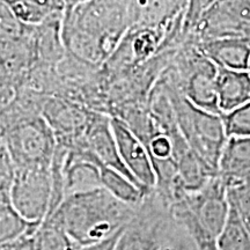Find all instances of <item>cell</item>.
Masks as SVG:
<instances>
[{
  "instance_id": "1",
  "label": "cell",
  "mask_w": 250,
  "mask_h": 250,
  "mask_svg": "<svg viewBox=\"0 0 250 250\" xmlns=\"http://www.w3.org/2000/svg\"><path fill=\"white\" fill-rule=\"evenodd\" d=\"M129 30L124 0H88L62 19L67 54L102 67Z\"/></svg>"
},
{
  "instance_id": "2",
  "label": "cell",
  "mask_w": 250,
  "mask_h": 250,
  "mask_svg": "<svg viewBox=\"0 0 250 250\" xmlns=\"http://www.w3.org/2000/svg\"><path fill=\"white\" fill-rule=\"evenodd\" d=\"M137 208L121 202L104 188H98L66 196L48 218L64 228L81 248L121 232L132 220Z\"/></svg>"
},
{
  "instance_id": "3",
  "label": "cell",
  "mask_w": 250,
  "mask_h": 250,
  "mask_svg": "<svg viewBox=\"0 0 250 250\" xmlns=\"http://www.w3.org/2000/svg\"><path fill=\"white\" fill-rule=\"evenodd\" d=\"M229 210L228 187L219 174L201 190L186 193L169 206L175 224L196 250H217L218 237L227 223Z\"/></svg>"
},
{
  "instance_id": "4",
  "label": "cell",
  "mask_w": 250,
  "mask_h": 250,
  "mask_svg": "<svg viewBox=\"0 0 250 250\" xmlns=\"http://www.w3.org/2000/svg\"><path fill=\"white\" fill-rule=\"evenodd\" d=\"M159 81L169 94L177 123L188 145L218 173L221 154L228 140L223 116L196 107L179 89Z\"/></svg>"
},
{
  "instance_id": "5",
  "label": "cell",
  "mask_w": 250,
  "mask_h": 250,
  "mask_svg": "<svg viewBox=\"0 0 250 250\" xmlns=\"http://www.w3.org/2000/svg\"><path fill=\"white\" fill-rule=\"evenodd\" d=\"M179 230L169 208L152 190L124 227L114 250H166Z\"/></svg>"
},
{
  "instance_id": "6",
  "label": "cell",
  "mask_w": 250,
  "mask_h": 250,
  "mask_svg": "<svg viewBox=\"0 0 250 250\" xmlns=\"http://www.w3.org/2000/svg\"><path fill=\"white\" fill-rule=\"evenodd\" d=\"M1 145L5 146L17 168L51 167L57 139L43 116L13 125L1 131Z\"/></svg>"
},
{
  "instance_id": "7",
  "label": "cell",
  "mask_w": 250,
  "mask_h": 250,
  "mask_svg": "<svg viewBox=\"0 0 250 250\" xmlns=\"http://www.w3.org/2000/svg\"><path fill=\"white\" fill-rule=\"evenodd\" d=\"M51 196V167L17 168L11 203L27 220L42 224L49 214Z\"/></svg>"
},
{
  "instance_id": "8",
  "label": "cell",
  "mask_w": 250,
  "mask_h": 250,
  "mask_svg": "<svg viewBox=\"0 0 250 250\" xmlns=\"http://www.w3.org/2000/svg\"><path fill=\"white\" fill-rule=\"evenodd\" d=\"M124 2L129 29H162L167 37L183 24L188 0H124Z\"/></svg>"
},
{
  "instance_id": "9",
  "label": "cell",
  "mask_w": 250,
  "mask_h": 250,
  "mask_svg": "<svg viewBox=\"0 0 250 250\" xmlns=\"http://www.w3.org/2000/svg\"><path fill=\"white\" fill-rule=\"evenodd\" d=\"M111 127L122 161L140 188L149 193L154 190L156 176L147 147L120 118L111 117Z\"/></svg>"
},
{
  "instance_id": "10",
  "label": "cell",
  "mask_w": 250,
  "mask_h": 250,
  "mask_svg": "<svg viewBox=\"0 0 250 250\" xmlns=\"http://www.w3.org/2000/svg\"><path fill=\"white\" fill-rule=\"evenodd\" d=\"M86 147L96 156L100 164L120 171L140 188L122 161L116 139L111 127V117L99 111H93L85 134ZM147 193V192H146Z\"/></svg>"
},
{
  "instance_id": "11",
  "label": "cell",
  "mask_w": 250,
  "mask_h": 250,
  "mask_svg": "<svg viewBox=\"0 0 250 250\" xmlns=\"http://www.w3.org/2000/svg\"><path fill=\"white\" fill-rule=\"evenodd\" d=\"M198 48L219 67L248 71L250 44L245 36H228L198 43Z\"/></svg>"
},
{
  "instance_id": "12",
  "label": "cell",
  "mask_w": 250,
  "mask_h": 250,
  "mask_svg": "<svg viewBox=\"0 0 250 250\" xmlns=\"http://www.w3.org/2000/svg\"><path fill=\"white\" fill-rule=\"evenodd\" d=\"M218 174L228 188L250 180V137H229L219 162Z\"/></svg>"
},
{
  "instance_id": "13",
  "label": "cell",
  "mask_w": 250,
  "mask_h": 250,
  "mask_svg": "<svg viewBox=\"0 0 250 250\" xmlns=\"http://www.w3.org/2000/svg\"><path fill=\"white\" fill-rule=\"evenodd\" d=\"M217 89L221 115L243 107L250 102L249 72L218 66Z\"/></svg>"
},
{
  "instance_id": "14",
  "label": "cell",
  "mask_w": 250,
  "mask_h": 250,
  "mask_svg": "<svg viewBox=\"0 0 250 250\" xmlns=\"http://www.w3.org/2000/svg\"><path fill=\"white\" fill-rule=\"evenodd\" d=\"M21 22L42 23L52 15H64V0H1Z\"/></svg>"
},
{
  "instance_id": "15",
  "label": "cell",
  "mask_w": 250,
  "mask_h": 250,
  "mask_svg": "<svg viewBox=\"0 0 250 250\" xmlns=\"http://www.w3.org/2000/svg\"><path fill=\"white\" fill-rule=\"evenodd\" d=\"M101 184L112 196L131 206H139L148 195L129 177L103 165L101 166Z\"/></svg>"
},
{
  "instance_id": "16",
  "label": "cell",
  "mask_w": 250,
  "mask_h": 250,
  "mask_svg": "<svg viewBox=\"0 0 250 250\" xmlns=\"http://www.w3.org/2000/svg\"><path fill=\"white\" fill-rule=\"evenodd\" d=\"M41 224L31 223L15 210L11 202H0V242L20 239L37 230Z\"/></svg>"
},
{
  "instance_id": "17",
  "label": "cell",
  "mask_w": 250,
  "mask_h": 250,
  "mask_svg": "<svg viewBox=\"0 0 250 250\" xmlns=\"http://www.w3.org/2000/svg\"><path fill=\"white\" fill-rule=\"evenodd\" d=\"M217 250H250V230L232 203L227 223L218 237Z\"/></svg>"
},
{
  "instance_id": "18",
  "label": "cell",
  "mask_w": 250,
  "mask_h": 250,
  "mask_svg": "<svg viewBox=\"0 0 250 250\" xmlns=\"http://www.w3.org/2000/svg\"><path fill=\"white\" fill-rule=\"evenodd\" d=\"M37 250H79L62 227L52 219H45L35 232Z\"/></svg>"
},
{
  "instance_id": "19",
  "label": "cell",
  "mask_w": 250,
  "mask_h": 250,
  "mask_svg": "<svg viewBox=\"0 0 250 250\" xmlns=\"http://www.w3.org/2000/svg\"><path fill=\"white\" fill-rule=\"evenodd\" d=\"M214 2L215 0H188L183 19V36L186 42H191L197 27Z\"/></svg>"
},
{
  "instance_id": "20",
  "label": "cell",
  "mask_w": 250,
  "mask_h": 250,
  "mask_svg": "<svg viewBox=\"0 0 250 250\" xmlns=\"http://www.w3.org/2000/svg\"><path fill=\"white\" fill-rule=\"evenodd\" d=\"M28 24L21 22L4 2L0 1V41L1 43L21 39L27 31Z\"/></svg>"
},
{
  "instance_id": "21",
  "label": "cell",
  "mask_w": 250,
  "mask_h": 250,
  "mask_svg": "<svg viewBox=\"0 0 250 250\" xmlns=\"http://www.w3.org/2000/svg\"><path fill=\"white\" fill-rule=\"evenodd\" d=\"M228 138L250 137V102L241 108L221 115Z\"/></svg>"
},
{
  "instance_id": "22",
  "label": "cell",
  "mask_w": 250,
  "mask_h": 250,
  "mask_svg": "<svg viewBox=\"0 0 250 250\" xmlns=\"http://www.w3.org/2000/svg\"><path fill=\"white\" fill-rule=\"evenodd\" d=\"M17 167L4 145L0 144V202H11Z\"/></svg>"
},
{
  "instance_id": "23",
  "label": "cell",
  "mask_w": 250,
  "mask_h": 250,
  "mask_svg": "<svg viewBox=\"0 0 250 250\" xmlns=\"http://www.w3.org/2000/svg\"><path fill=\"white\" fill-rule=\"evenodd\" d=\"M147 149L152 159L166 160L173 158V143L170 138L164 133H159L149 142Z\"/></svg>"
},
{
  "instance_id": "24",
  "label": "cell",
  "mask_w": 250,
  "mask_h": 250,
  "mask_svg": "<svg viewBox=\"0 0 250 250\" xmlns=\"http://www.w3.org/2000/svg\"><path fill=\"white\" fill-rule=\"evenodd\" d=\"M0 250H37L35 242V233L28 234L14 241L1 243Z\"/></svg>"
},
{
  "instance_id": "25",
  "label": "cell",
  "mask_w": 250,
  "mask_h": 250,
  "mask_svg": "<svg viewBox=\"0 0 250 250\" xmlns=\"http://www.w3.org/2000/svg\"><path fill=\"white\" fill-rule=\"evenodd\" d=\"M123 229H122L121 232L115 234V235H112L110 237H108V239L103 240V241H101V242L94 243V245L86 246V247H81L79 250H114L115 246H116V243H117L118 237H120L121 233L123 232Z\"/></svg>"
},
{
  "instance_id": "26",
  "label": "cell",
  "mask_w": 250,
  "mask_h": 250,
  "mask_svg": "<svg viewBox=\"0 0 250 250\" xmlns=\"http://www.w3.org/2000/svg\"><path fill=\"white\" fill-rule=\"evenodd\" d=\"M166 250H196V248L189 237L181 230V234L175 237L174 241L166 248Z\"/></svg>"
},
{
  "instance_id": "27",
  "label": "cell",
  "mask_w": 250,
  "mask_h": 250,
  "mask_svg": "<svg viewBox=\"0 0 250 250\" xmlns=\"http://www.w3.org/2000/svg\"><path fill=\"white\" fill-rule=\"evenodd\" d=\"M88 0H64V17H66L76 9L78 6L85 4Z\"/></svg>"
},
{
  "instance_id": "28",
  "label": "cell",
  "mask_w": 250,
  "mask_h": 250,
  "mask_svg": "<svg viewBox=\"0 0 250 250\" xmlns=\"http://www.w3.org/2000/svg\"><path fill=\"white\" fill-rule=\"evenodd\" d=\"M245 37H247V39H248V41H249V44H250V28H249V29H247V30H246V33H245ZM248 72H249V74H250V62H249V66H248Z\"/></svg>"
},
{
  "instance_id": "29",
  "label": "cell",
  "mask_w": 250,
  "mask_h": 250,
  "mask_svg": "<svg viewBox=\"0 0 250 250\" xmlns=\"http://www.w3.org/2000/svg\"><path fill=\"white\" fill-rule=\"evenodd\" d=\"M248 1H249V4H250V0H248Z\"/></svg>"
}]
</instances>
